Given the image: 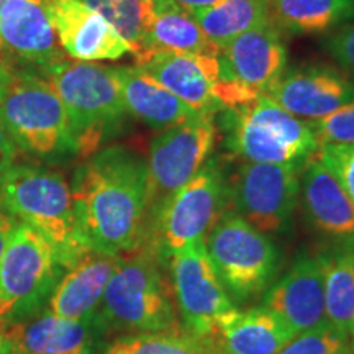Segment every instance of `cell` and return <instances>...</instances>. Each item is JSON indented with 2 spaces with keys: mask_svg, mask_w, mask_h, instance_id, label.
Listing matches in <instances>:
<instances>
[{
  "mask_svg": "<svg viewBox=\"0 0 354 354\" xmlns=\"http://www.w3.org/2000/svg\"><path fill=\"white\" fill-rule=\"evenodd\" d=\"M74 214L86 245L127 256L145 246L148 230V171L138 154L110 146L87 158L71 183Z\"/></svg>",
  "mask_w": 354,
  "mask_h": 354,
  "instance_id": "1",
  "label": "cell"
},
{
  "mask_svg": "<svg viewBox=\"0 0 354 354\" xmlns=\"http://www.w3.org/2000/svg\"><path fill=\"white\" fill-rule=\"evenodd\" d=\"M0 207L43 234L56 248L64 269L91 250L79 232L71 185L61 172L15 162L0 179Z\"/></svg>",
  "mask_w": 354,
  "mask_h": 354,
  "instance_id": "2",
  "label": "cell"
},
{
  "mask_svg": "<svg viewBox=\"0 0 354 354\" xmlns=\"http://www.w3.org/2000/svg\"><path fill=\"white\" fill-rule=\"evenodd\" d=\"M41 73L53 84L68 113L73 153L92 156L128 113L117 68L63 57Z\"/></svg>",
  "mask_w": 354,
  "mask_h": 354,
  "instance_id": "3",
  "label": "cell"
},
{
  "mask_svg": "<svg viewBox=\"0 0 354 354\" xmlns=\"http://www.w3.org/2000/svg\"><path fill=\"white\" fill-rule=\"evenodd\" d=\"M105 330L125 335L180 328L161 261L148 248L122 256L97 310Z\"/></svg>",
  "mask_w": 354,
  "mask_h": 354,
  "instance_id": "4",
  "label": "cell"
},
{
  "mask_svg": "<svg viewBox=\"0 0 354 354\" xmlns=\"http://www.w3.org/2000/svg\"><path fill=\"white\" fill-rule=\"evenodd\" d=\"M225 143L246 162L287 165L297 169L320 149L310 122L294 117L269 95L240 109L223 110Z\"/></svg>",
  "mask_w": 354,
  "mask_h": 354,
  "instance_id": "5",
  "label": "cell"
},
{
  "mask_svg": "<svg viewBox=\"0 0 354 354\" xmlns=\"http://www.w3.org/2000/svg\"><path fill=\"white\" fill-rule=\"evenodd\" d=\"M228 207V180L210 159L187 184L167 198L148 221L145 246L159 261L169 259L207 234Z\"/></svg>",
  "mask_w": 354,
  "mask_h": 354,
  "instance_id": "6",
  "label": "cell"
},
{
  "mask_svg": "<svg viewBox=\"0 0 354 354\" xmlns=\"http://www.w3.org/2000/svg\"><path fill=\"white\" fill-rule=\"evenodd\" d=\"M0 120L20 151L38 158L73 153L63 102L35 71H13L0 100Z\"/></svg>",
  "mask_w": 354,
  "mask_h": 354,
  "instance_id": "7",
  "label": "cell"
},
{
  "mask_svg": "<svg viewBox=\"0 0 354 354\" xmlns=\"http://www.w3.org/2000/svg\"><path fill=\"white\" fill-rule=\"evenodd\" d=\"M205 248L233 302L259 297L281 269L276 243L233 210H225L216 220Z\"/></svg>",
  "mask_w": 354,
  "mask_h": 354,
  "instance_id": "8",
  "label": "cell"
},
{
  "mask_svg": "<svg viewBox=\"0 0 354 354\" xmlns=\"http://www.w3.org/2000/svg\"><path fill=\"white\" fill-rule=\"evenodd\" d=\"M63 272L56 248L19 221L0 259V330L46 307Z\"/></svg>",
  "mask_w": 354,
  "mask_h": 354,
  "instance_id": "9",
  "label": "cell"
},
{
  "mask_svg": "<svg viewBox=\"0 0 354 354\" xmlns=\"http://www.w3.org/2000/svg\"><path fill=\"white\" fill-rule=\"evenodd\" d=\"M216 128L214 115L198 113L166 128L149 145L148 221L167 198L174 196L209 161Z\"/></svg>",
  "mask_w": 354,
  "mask_h": 354,
  "instance_id": "10",
  "label": "cell"
},
{
  "mask_svg": "<svg viewBox=\"0 0 354 354\" xmlns=\"http://www.w3.org/2000/svg\"><path fill=\"white\" fill-rule=\"evenodd\" d=\"M297 167L245 162L228 180V205L263 233H287L300 196Z\"/></svg>",
  "mask_w": 354,
  "mask_h": 354,
  "instance_id": "11",
  "label": "cell"
},
{
  "mask_svg": "<svg viewBox=\"0 0 354 354\" xmlns=\"http://www.w3.org/2000/svg\"><path fill=\"white\" fill-rule=\"evenodd\" d=\"M169 268L177 312L185 330L212 338L238 308L207 253L205 241H197L172 254Z\"/></svg>",
  "mask_w": 354,
  "mask_h": 354,
  "instance_id": "12",
  "label": "cell"
},
{
  "mask_svg": "<svg viewBox=\"0 0 354 354\" xmlns=\"http://www.w3.org/2000/svg\"><path fill=\"white\" fill-rule=\"evenodd\" d=\"M66 57L44 2L3 0L0 3V63L8 69L43 71Z\"/></svg>",
  "mask_w": 354,
  "mask_h": 354,
  "instance_id": "13",
  "label": "cell"
},
{
  "mask_svg": "<svg viewBox=\"0 0 354 354\" xmlns=\"http://www.w3.org/2000/svg\"><path fill=\"white\" fill-rule=\"evenodd\" d=\"M105 331L97 313L86 320H68L43 308L2 328L0 335L7 354H99Z\"/></svg>",
  "mask_w": 354,
  "mask_h": 354,
  "instance_id": "14",
  "label": "cell"
},
{
  "mask_svg": "<svg viewBox=\"0 0 354 354\" xmlns=\"http://www.w3.org/2000/svg\"><path fill=\"white\" fill-rule=\"evenodd\" d=\"M263 305L282 318L295 335L326 325L322 256L299 254L289 271L266 290Z\"/></svg>",
  "mask_w": 354,
  "mask_h": 354,
  "instance_id": "15",
  "label": "cell"
},
{
  "mask_svg": "<svg viewBox=\"0 0 354 354\" xmlns=\"http://www.w3.org/2000/svg\"><path fill=\"white\" fill-rule=\"evenodd\" d=\"M220 79L240 82L268 95L287 66V50L282 32L271 20L240 35L221 48L218 55Z\"/></svg>",
  "mask_w": 354,
  "mask_h": 354,
  "instance_id": "16",
  "label": "cell"
},
{
  "mask_svg": "<svg viewBox=\"0 0 354 354\" xmlns=\"http://www.w3.org/2000/svg\"><path fill=\"white\" fill-rule=\"evenodd\" d=\"M220 55V53H218ZM140 68L189 107L205 115L223 112L214 86L220 77L218 56L194 57L174 51L151 50L135 57Z\"/></svg>",
  "mask_w": 354,
  "mask_h": 354,
  "instance_id": "17",
  "label": "cell"
},
{
  "mask_svg": "<svg viewBox=\"0 0 354 354\" xmlns=\"http://www.w3.org/2000/svg\"><path fill=\"white\" fill-rule=\"evenodd\" d=\"M268 95L294 117L315 122L354 102V82L335 69L302 66L282 74Z\"/></svg>",
  "mask_w": 354,
  "mask_h": 354,
  "instance_id": "18",
  "label": "cell"
},
{
  "mask_svg": "<svg viewBox=\"0 0 354 354\" xmlns=\"http://www.w3.org/2000/svg\"><path fill=\"white\" fill-rule=\"evenodd\" d=\"M66 55L77 61H117L130 53L125 39L81 0H44Z\"/></svg>",
  "mask_w": 354,
  "mask_h": 354,
  "instance_id": "19",
  "label": "cell"
},
{
  "mask_svg": "<svg viewBox=\"0 0 354 354\" xmlns=\"http://www.w3.org/2000/svg\"><path fill=\"white\" fill-rule=\"evenodd\" d=\"M300 197L308 223L336 245L354 241V202L315 154L304 167Z\"/></svg>",
  "mask_w": 354,
  "mask_h": 354,
  "instance_id": "20",
  "label": "cell"
},
{
  "mask_svg": "<svg viewBox=\"0 0 354 354\" xmlns=\"http://www.w3.org/2000/svg\"><path fill=\"white\" fill-rule=\"evenodd\" d=\"M120 259L122 256L88 250L64 269L44 308L68 320L94 317Z\"/></svg>",
  "mask_w": 354,
  "mask_h": 354,
  "instance_id": "21",
  "label": "cell"
},
{
  "mask_svg": "<svg viewBox=\"0 0 354 354\" xmlns=\"http://www.w3.org/2000/svg\"><path fill=\"white\" fill-rule=\"evenodd\" d=\"M295 333L268 307L238 310L212 336L216 354H277Z\"/></svg>",
  "mask_w": 354,
  "mask_h": 354,
  "instance_id": "22",
  "label": "cell"
},
{
  "mask_svg": "<svg viewBox=\"0 0 354 354\" xmlns=\"http://www.w3.org/2000/svg\"><path fill=\"white\" fill-rule=\"evenodd\" d=\"M127 112L154 130H166L201 112L177 99L140 68H117Z\"/></svg>",
  "mask_w": 354,
  "mask_h": 354,
  "instance_id": "23",
  "label": "cell"
},
{
  "mask_svg": "<svg viewBox=\"0 0 354 354\" xmlns=\"http://www.w3.org/2000/svg\"><path fill=\"white\" fill-rule=\"evenodd\" d=\"M151 50L174 51L194 57H214L220 53V48L205 37L192 15L176 0H153V21L143 53Z\"/></svg>",
  "mask_w": 354,
  "mask_h": 354,
  "instance_id": "24",
  "label": "cell"
},
{
  "mask_svg": "<svg viewBox=\"0 0 354 354\" xmlns=\"http://www.w3.org/2000/svg\"><path fill=\"white\" fill-rule=\"evenodd\" d=\"M269 17L281 32L323 33L354 19V0H268Z\"/></svg>",
  "mask_w": 354,
  "mask_h": 354,
  "instance_id": "25",
  "label": "cell"
},
{
  "mask_svg": "<svg viewBox=\"0 0 354 354\" xmlns=\"http://www.w3.org/2000/svg\"><path fill=\"white\" fill-rule=\"evenodd\" d=\"M325 268L326 322L343 336L354 323V241L322 253Z\"/></svg>",
  "mask_w": 354,
  "mask_h": 354,
  "instance_id": "26",
  "label": "cell"
},
{
  "mask_svg": "<svg viewBox=\"0 0 354 354\" xmlns=\"http://www.w3.org/2000/svg\"><path fill=\"white\" fill-rule=\"evenodd\" d=\"M216 48L271 20L268 0H221L214 7L189 12Z\"/></svg>",
  "mask_w": 354,
  "mask_h": 354,
  "instance_id": "27",
  "label": "cell"
},
{
  "mask_svg": "<svg viewBox=\"0 0 354 354\" xmlns=\"http://www.w3.org/2000/svg\"><path fill=\"white\" fill-rule=\"evenodd\" d=\"M104 354H216V351L210 338L177 328L123 335L110 343Z\"/></svg>",
  "mask_w": 354,
  "mask_h": 354,
  "instance_id": "28",
  "label": "cell"
},
{
  "mask_svg": "<svg viewBox=\"0 0 354 354\" xmlns=\"http://www.w3.org/2000/svg\"><path fill=\"white\" fill-rule=\"evenodd\" d=\"M99 12L113 30L125 39L130 53L138 56L145 51L149 26L153 21V0H81Z\"/></svg>",
  "mask_w": 354,
  "mask_h": 354,
  "instance_id": "29",
  "label": "cell"
},
{
  "mask_svg": "<svg viewBox=\"0 0 354 354\" xmlns=\"http://www.w3.org/2000/svg\"><path fill=\"white\" fill-rule=\"evenodd\" d=\"M348 348V338L330 323L297 333L277 354H338Z\"/></svg>",
  "mask_w": 354,
  "mask_h": 354,
  "instance_id": "30",
  "label": "cell"
},
{
  "mask_svg": "<svg viewBox=\"0 0 354 354\" xmlns=\"http://www.w3.org/2000/svg\"><path fill=\"white\" fill-rule=\"evenodd\" d=\"M318 143L323 145H354V102L344 105L322 120L310 122Z\"/></svg>",
  "mask_w": 354,
  "mask_h": 354,
  "instance_id": "31",
  "label": "cell"
},
{
  "mask_svg": "<svg viewBox=\"0 0 354 354\" xmlns=\"http://www.w3.org/2000/svg\"><path fill=\"white\" fill-rule=\"evenodd\" d=\"M317 156L354 202V145H323Z\"/></svg>",
  "mask_w": 354,
  "mask_h": 354,
  "instance_id": "32",
  "label": "cell"
},
{
  "mask_svg": "<svg viewBox=\"0 0 354 354\" xmlns=\"http://www.w3.org/2000/svg\"><path fill=\"white\" fill-rule=\"evenodd\" d=\"M325 46L342 68L354 74V24L343 26L331 35Z\"/></svg>",
  "mask_w": 354,
  "mask_h": 354,
  "instance_id": "33",
  "label": "cell"
},
{
  "mask_svg": "<svg viewBox=\"0 0 354 354\" xmlns=\"http://www.w3.org/2000/svg\"><path fill=\"white\" fill-rule=\"evenodd\" d=\"M19 153L20 149L17 148L15 143H13L7 128L3 127L2 120H0V179H2L3 174L15 165Z\"/></svg>",
  "mask_w": 354,
  "mask_h": 354,
  "instance_id": "34",
  "label": "cell"
},
{
  "mask_svg": "<svg viewBox=\"0 0 354 354\" xmlns=\"http://www.w3.org/2000/svg\"><path fill=\"white\" fill-rule=\"evenodd\" d=\"M17 221L10 214H7L6 210L0 207V259H2L3 253H6V248L10 240L13 230L17 227Z\"/></svg>",
  "mask_w": 354,
  "mask_h": 354,
  "instance_id": "35",
  "label": "cell"
},
{
  "mask_svg": "<svg viewBox=\"0 0 354 354\" xmlns=\"http://www.w3.org/2000/svg\"><path fill=\"white\" fill-rule=\"evenodd\" d=\"M180 7H184L187 12H197L203 10V8L214 7L221 0H176Z\"/></svg>",
  "mask_w": 354,
  "mask_h": 354,
  "instance_id": "36",
  "label": "cell"
},
{
  "mask_svg": "<svg viewBox=\"0 0 354 354\" xmlns=\"http://www.w3.org/2000/svg\"><path fill=\"white\" fill-rule=\"evenodd\" d=\"M13 71L8 69L6 64L0 63V100H2L3 94H6V88H7V84L10 81Z\"/></svg>",
  "mask_w": 354,
  "mask_h": 354,
  "instance_id": "37",
  "label": "cell"
},
{
  "mask_svg": "<svg viewBox=\"0 0 354 354\" xmlns=\"http://www.w3.org/2000/svg\"><path fill=\"white\" fill-rule=\"evenodd\" d=\"M348 346L354 353V323H353L351 330H349V335H348Z\"/></svg>",
  "mask_w": 354,
  "mask_h": 354,
  "instance_id": "38",
  "label": "cell"
},
{
  "mask_svg": "<svg viewBox=\"0 0 354 354\" xmlns=\"http://www.w3.org/2000/svg\"><path fill=\"white\" fill-rule=\"evenodd\" d=\"M0 354H7V348H6V342H3L2 335H0Z\"/></svg>",
  "mask_w": 354,
  "mask_h": 354,
  "instance_id": "39",
  "label": "cell"
},
{
  "mask_svg": "<svg viewBox=\"0 0 354 354\" xmlns=\"http://www.w3.org/2000/svg\"><path fill=\"white\" fill-rule=\"evenodd\" d=\"M338 354H354V353H353V351H351V349H349V346H348V348H344V349H343V351H339Z\"/></svg>",
  "mask_w": 354,
  "mask_h": 354,
  "instance_id": "40",
  "label": "cell"
},
{
  "mask_svg": "<svg viewBox=\"0 0 354 354\" xmlns=\"http://www.w3.org/2000/svg\"><path fill=\"white\" fill-rule=\"evenodd\" d=\"M3 2V0H0V3H2ZM37 2H44V0H37Z\"/></svg>",
  "mask_w": 354,
  "mask_h": 354,
  "instance_id": "41",
  "label": "cell"
}]
</instances>
